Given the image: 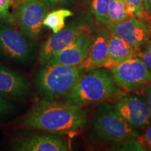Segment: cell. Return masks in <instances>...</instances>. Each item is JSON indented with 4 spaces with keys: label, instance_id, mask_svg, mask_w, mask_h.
Masks as SVG:
<instances>
[{
    "label": "cell",
    "instance_id": "17",
    "mask_svg": "<svg viewBox=\"0 0 151 151\" xmlns=\"http://www.w3.org/2000/svg\"><path fill=\"white\" fill-rule=\"evenodd\" d=\"M129 17L125 0H111L109 10V23L114 24ZM107 24V25H108Z\"/></svg>",
    "mask_w": 151,
    "mask_h": 151
},
{
    "label": "cell",
    "instance_id": "6",
    "mask_svg": "<svg viewBox=\"0 0 151 151\" xmlns=\"http://www.w3.org/2000/svg\"><path fill=\"white\" fill-rule=\"evenodd\" d=\"M48 13V7L41 0H25L15 6V22L22 34L35 41L41 37Z\"/></svg>",
    "mask_w": 151,
    "mask_h": 151
},
{
    "label": "cell",
    "instance_id": "9",
    "mask_svg": "<svg viewBox=\"0 0 151 151\" xmlns=\"http://www.w3.org/2000/svg\"><path fill=\"white\" fill-rule=\"evenodd\" d=\"M88 29L84 25L73 24L59 32L53 34L43 43L39 52V60L45 65L52 57L61 52L66 47Z\"/></svg>",
    "mask_w": 151,
    "mask_h": 151
},
{
    "label": "cell",
    "instance_id": "11",
    "mask_svg": "<svg viewBox=\"0 0 151 151\" xmlns=\"http://www.w3.org/2000/svg\"><path fill=\"white\" fill-rule=\"evenodd\" d=\"M17 151H67L69 143L59 135L46 132L35 133L22 138L14 143Z\"/></svg>",
    "mask_w": 151,
    "mask_h": 151
},
{
    "label": "cell",
    "instance_id": "13",
    "mask_svg": "<svg viewBox=\"0 0 151 151\" xmlns=\"http://www.w3.org/2000/svg\"><path fill=\"white\" fill-rule=\"evenodd\" d=\"M91 41L90 32L87 29L47 63L69 66L82 65L88 57Z\"/></svg>",
    "mask_w": 151,
    "mask_h": 151
},
{
    "label": "cell",
    "instance_id": "2",
    "mask_svg": "<svg viewBox=\"0 0 151 151\" xmlns=\"http://www.w3.org/2000/svg\"><path fill=\"white\" fill-rule=\"evenodd\" d=\"M117 85L107 68L87 70L71 91L65 95L63 102L83 106L102 102L118 92Z\"/></svg>",
    "mask_w": 151,
    "mask_h": 151
},
{
    "label": "cell",
    "instance_id": "10",
    "mask_svg": "<svg viewBox=\"0 0 151 151\" xmlns=\"http://www.w3.org/2000/svg\"><path fill=\"white\" fill-rule=\"evenodd\" d=\"M115 107L134 127H146L151 122V110L146 100L136 96L122 97Z\"/></svg>",
    "mask_w": 151,
    "mask_h": 151
},
{
    "label": "cell",
    "instance_id": "4",
    "mask_svg": "<svg viewBox=\"0 0 151 151\" xmlns=\"http://www.w3.org/2000/svg\"><path fill=\"white\" fill-rule=\"evenodd\" d=\"M116 107L110 104L100 106L96 112L94 129L100 139L104 141H123L138 138L139 134Z\"/></svg>",
    "mask_w": 151,
    "mask_h": 151
},
{
    "label": "cell",
    "instance_id": "23",
    "mask_svg": "<svg viewBox=\"0 0 151 151\" xmlns=\"http://www.w3.org/2000/svg\"><path fill=\"white\" fill-rule=\"evenodd\" d=\"M137 58L141 60L145 66L151 71V48L148 46L146 50L143 51H140L138 52Z\"/></svg>",
    "mask_w": 151,
    "mask_h": 151
},
{
    "label": "cell",
    "instance_id": "28",
    "mask_svg": "<svg viewBox=\"0 0 151 151\" xmlns=\"http://www.w3.org/2000/svg\"><path fill=\"white\" fill-rule=\"evenodd\" d=\"M150 46V48H151V42H150V46Z\"/></svg>",
    "mask_w": 151,
    "mask_h": 151
},
{
    "label": "cell",
    "instance_id": "24",
    "mask_svg": "<svg viewBox=\"0 0 151 151\" xmlns=\"http://www.w3.org/2000/svg\"><path fill=\"white\" fill-rule=\"evenodd\" d=\"M143 19L148 22L151 34V0H143Z\"/></svg>",
    "mask_w": 151,
    "mask_h": 151
},
{
    "label": "cell",
    "instance_id": "15",
    "mask_svg": "<svg viewBox=\"0 0 151 151\" xmlns=\"http://www.w3.org/2000/svg\"><path fill=\"white\" fill-rule=\"evenodd\" d=\"M108 46L109 56L113 67L127 60L137 58L139 52V50L134 48L122 38L110 32L109 34Z\"/></svg>",
    "mask_w": 151,
    "mask_h": 151
},
{
    "label": "cell",
    "instance_id": "27",
    "mask_svg": "<svg viewBox=\"0 0 151 151\" xmlns=\"http://www.w3.org/2000/svg\"><path fill=\"white\" fill-rule=\"evenodd\" d=\"M13 1H14V5L16 6L18 4L22 2V1H25V0H13Z\"/></svg>",
    "mask_w": 151,
    "mask_h": 151
},
{
    "label": "cell",
    "instance_id": "8",
    "mask_svg": "<svg viewBox=\"0 0 151 151\" xmlns=\"http://www.w3.org/2000/svg\"><path fill=\"white\" fill-rule=\"evenodd\" d=\"M109 32L122 38L134 48L139 50L150 36V30L146 20L136 16H129L123 21L108 24Z\"/></svg>",
    "mask_w": 151,
    "mask_h": 151
},
{
    "label": "cell",
    "instance_id": "1",
    "mask_svg": "<svg viewBox=\"0 0 151 151\" xmlns=\"http://www.w3.org/2000/svg\"><path fill=\"white\" fill-rule=\"evenodd\" d=\"M86 115L81 106L43 99L29 109L22 127L58 135L73 133L84 127Z\"/></svg>",
    "mask_w": 151,
    "mask_h": 151
},
{
    "label": "cell",
    "instance_id": "14",
    "mask_svg": "<svg viewBox=\"0 0 151 151\" xmlns=\"http://www.w3.org/2000/svg\"><path fill=\"white\" fill-rule=\"evenodd\" d=\"M108 38L109 34L103 30L92 38L88 57L82 65L86 71L97 68H107L111 70L113 68L109 52Z\"/></svg>",
    "mask_w": 151,
    "mask_h": 151
},
{
    "label": "cell",
    "instance_id": "18",
    "mask_svg": "<svg viewBox=\"0 0 151 151\" xmlns=\"http://www.w3.org/2000/svg\"><path fill=\"white\" fill-rule=\"evenodd\" d=\"M111 0H92V9L97 21L101 24H108L109 10Z\"/></svg>",
    "mask_w": 151,
    "mask_h": 151
},
{
    "label": "cell",
    "instance_id": "16",
    "mask_svg": "<svg viewBox=\"0 0 151 151\" xmlns=\"http://www.w3.org/2000/svg\"><path fill=\"white\" fill-rule=\"evenodd\" d=\"M73 13L67 9H58L48 13L43 20L44 27L50 28L53 34L58 33L65 27V20L68 17L73 16Z\"/></svg>",
    "mask_w": 151,
    "mask_h": 151
},
{
    "label": "cell",
    "instance_id": "25",
    "mask_svg": "<svg viewBox=\"0 0 151 151\" xmlns=\"http://www.w3.org/2000/svg\"><path fill=\"white\" fill-rule=\"evenodd\" d=\"M143 92L145 95V98H146L145 100L151 110V83L147 85L146 88H143Z\"/></svg>",
    "mask_w": 151,
    "mask_h": 151
},
{
    "label": "cell",
    "instance_id": "21",
    "mask_svg": "<svg viewBox=\"0 0 151 151\" xmlns=\"http://www.w3.org/2000/svg\"><path fill=\"white\" fill-rule=\"evenodd\" d=\"M137 141L144 150H151V122L146 126L143 134L141 137H138Z\"/></svg>",
    "mask_w": 151,
    "mask_h": 151
},
{
    "label": "cell",
    "instance_id": "7",
    "mask_svg": "<svg viewBox=\"0 0 151 151\" xmlns=\"http://www.w3.org/2000/svg\"><path fill=\"white\" fill-rule=\"evenodd\" d=\"M111 71L117 86L126 91L138 90L151 83V71L138 58L115 65Z\"/></svg>",
    "mask_w": 151,
    "mask_h": 151
},
{
    "label": "cell",
    "instance_id": "19",
    "mask_svg": "<svg viewBox=\"0 0 151 151\" xmlns=\"http://www.w3.org/2000/svg\"><path fill=\"white\" fill-rule=\"evenodd\" d=\"M12 5H14L13 0H0V20L8 24L15 22L14 14L10 11Z\"/></svg>",
    "mask_w": 151,
    "mask_h": 151
},
{
    "label": "cell",
    "instance_id": "22",
    "mask_svg": "<svg viewBox=\"0 0 151 151\" xmlns=\"http://www.w3.org/2000/svg\"><path fill=\"white\" fill-rule=\"evenodd\" d=\"M14 110L13 104L6 98L0 96V119L10 114Z\"/></svg>",
    "mask_w": 151,
    "mask_h": 151
},
{
    "label": "cell",
    "instance_id": "12",
    "mask_svg": "<svg viewBox=\"0 0 151 151\" xmlns=\"http://www.w3.org/2000/svg\"><path fill=\"white\" fill-rule=\"evenodd\" d=\"M29 88V81L22 73L0 64V96L6 99H22Z\"/></svg>",
    "mask_w": 151,
    "mask_h": 151
},
{
    "label": "cell",
    "instance_id": "3",
    "mask_svg": "<svg viewBox=\"0 0 151 151\" xmlns=\"http://www.w3.org/2000/svg\"><path fill=\"white\" fill-rule=\"evenodd\" d=\"M86 71L83 65L46 63L36 74V88L44 99L55 101L67 95Z\"/></svg>",
    "mask_w": 151,
    "mask_h": 151
},
{
    "label": "cell",
    "instance_id": "26",
    "mask_svg": "<svg viewBox=\"0 0 151 151\" xmlns=\"http://www.w3.org/2000/svg\"><path fill=\"white\" fill-rule=\"evenodd\" d=\"M48 8H52L61 4L64 3L67 0H41Z\"/></svg>",
    "mask_w": 151,
    "mask_h": 151
},
{
    "label": "cell",
    "instance_id": "5",
    "mask_svg": "<svg viewBox=\"0 0 151 151\" xmlns=\"http://www.w3.org/2000/svg\"><path fill=\"white\" fill-rule=\"evenodd\" d=\"M37 45L21 32L0 22V55L17 63H28L34 60Z\"/></svg>",
    "mask_w": 151,
    "mask_h": 151
},
{
    "label": "cell",
    "instance_id": "20",
    "mask_svg": "<svg viewBox=\"0 0 151 151\" xmlns=\"http://www.w3.org/2000/svg\"><path fill=\"white\" fill-rule=\"evenodd\" d=\"M127 4V10L129 16H136L143 18L144 16L143 12V0H125Z\"/></svg>",
    "mask_w": 151,
    "mask_h": 151
}]
</instances>
